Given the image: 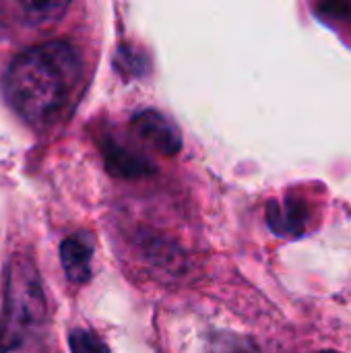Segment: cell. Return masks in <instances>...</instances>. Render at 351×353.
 <instances>
[{
    "instance_id": "6da1fadb",
    "label": "cell",
    "mask_w": 351,
    "mask_h": 353,
    "mask_svg": "<svg viewBox=\"0 0 351 353\" xmlns=\"http://www.w3.org/2000/svg\"><path fill=\"white\" fill-rule=\"evenodd\" d=\"M81 77L77 50L66 41H46L21 52L8 64L4 95L29 124H48L70 101Z\"/></svg>"
},
{
    "instance_id": "7a4b0ae2",
    "label": "cell",
    "mask_w": 351,
    "mask_h": 353,
    "mask_svg": "<svg viewBox=\"0 0 351 353\" xmlns=\"http://www.w3.org/2000/svg\"><path fill=\"white\" fill-rule=\"evenodd\" d=\"M46 319V298L41 279L35 265L23 256L14 254L6 267L4 281V308L0 316V353L17 350L25 333Z\"/></svg>"
},
{
    "instance_id": "3957f363",
    "label": "cell",
    "mask_w": 351,
    "mask_h": 353,
    "mask_svg": "<svg viewBox=\"0 0 351 353\" xmlns=\"http://www.w3.org/2000/svg\"><path fill=\"white\" fill-rule=\"evenodd\" d=\"M134 134L145 141L153 151L161 155H176L182 147V137L178 128L159 112L145 110L139 112L130 122Z\"/></svg>"
},
{
    "instance_id": "277c9868",
    "label": "cell",
    "mask_w": 351,
    "mask_h": 353,
    "mask_svg": "<svg viewBox=\"0 0 351 353\" xmlns=\"http://www.w3.org/2000/svg\"><path fill=\"white\" fill-rule=\"evenodd\" d=\"M93 240L89 234H77L60 244V263L72 283H87L91 279Z\"/></svg>"
},
{
    "instance_id": "5b68a950",
    "label": "cell",
    "mask_w": 351,
    "mask_h": 353,
    "mask_svg": "<svg viewBox=\"0 0 351 353\" xmlns=\"http://www.w3.org/2000/svg\"><path fill=\"white\" fill-rule=\"evenodd\" d=\"M103 159H106V170L114 176V178H128V180H134V178H143V176H149L153 172V163L137 153V151H130L128 147L116 143V141H106L103 143Z\"/></svg>"
},
{
    "instance_id": "8992f818",
    "label": "cell",
    "mask_w": 351,
    "mask_h": 353,
    "mask_svg": "<svg viewBox=\"0 0 351 353\" xmlns=\"http://www.w3.org/2000/svg\"><path fill=\"white\" fill-rule=\"evenodd\" d=\"M308 217V207L300 199H285L283 203L273 201L267 209V221L271 230L281 236L304 234Z\"/></svg>"
},
{
    "instance_id": "52a82bcc",
    "label": "cell",
    "mask_w": 351,
    "mask_h": 353,
    "mask_svg": "<svg viewBox=\"0 0 351 353\" xmlns=\"http://www.w3.org/2000/svg\"><path fill=\"white\" fill-rule=\"evenodd\" d=\"M141 248L147 256V261L151 265H157L170 273H176L182 269L184 265V256L180 252L178 246H172L170 240L166 238H155V236H147L143 242H141Z\"/></svg>"
},
{
    "instance_id": "ba28073f",
    "label": "cell",
    "mask_w": 351,
    "mask_h": 353,
    "mask_svg": "<svg viewBox=\"0 0 351 353\" xmlns=\"http://www.w3.org/2000/svg\"><path fill=\"white\" fill-rule=\"evenodd\" d=\"M19 6L29 25L41 27V25H50L52 21H58L68 8V2L46 0V2H21Z\"/></svg>"
},
{
    "instance_id": "9c48e42d",
    "label": "cell",
    "mask_w": 351,
    "mask_h": 353,
    "mask_svg": "<svg viewBox=\"0 0 351 353\" xmlns=\"http://www.w3.org/2000/svg\"><path fill=\"white\" fill-rule=\"evenodd\" d=\"M207 353H263V350L248 337L236 333H217L211 337Z\"/></svg>"
},
{
    "instance_id": "30bf717a",
    "label": "cell",
    "mask_w": 351,
    "mask_h": 353,
    "mask_svg": "<svg viewBox=\"0 0 351 353\" xmlns=\"http://www.w3.org/2000/svg\"><path fill=\"white\" fill-rule=\"evenodd\" d=\"M68 347L70 353H110L108 345L97 337L93 331L87 329H74L68 335Z\"/></svg>"
},
{
    "instance_id": "8fae6325",
    "label": "cell",
    "mask_w": 351,
    "mask_h": 353,
    "mask_svg": "<svg viewBox=\"0 0 351 353\" xmlns=\"http://www.w3.org/2000/svg\"><path fill=\"white\" fill-rule=\"evenodd\" d=\"M145 56L128 46H122L116 54V70H120L124 77H139L145 72Z\"/></svg>"
},
{
    "instance_id": "7c38bea8",
    "label": "cell",
    "mask_w": 351,
    "mask_h": 353,
    "mask_svg": "<svg viewBox=\"0 0 351 353\" xmlns=\"http://www.w3.org/2000/svg\"><path fill=\"white\" fill-rule=\"evenodd\" d=\"M321 353H337V352H321Z\"/></svg>"
}]
</instances>
